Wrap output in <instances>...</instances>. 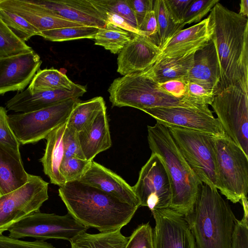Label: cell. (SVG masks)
I'll use <instances>...</instances> for the list:
<instances>
[{"mask_svg": "<svg viewBox=\"0 0 248 248\" xmlns=\"http://www.w3.org/2000/svg\"><path fill=\"white\" fill-rule=\"evenodd\" d=\"M220 72L219 92L236 86L248 93V19L218 2L208 16Z\"/></svg>", "mask_w": 248, "mask_h": 248, "instance_id": "6da1fadb", "label": "cell"}, {"mask_svg": "<svg viewBox=\"0 0 248 248\" xmlns=\"http://www.w3.org/2000/svg\"><path fill=\"white\" fill-rule=\"evenodd\" d=\"M58 191L69 213L82 224L100 232L121 230L138 209L78 181L66 182Z\"/></svg>", "mask_w": 248, "mask_h": 248, "instance_id": "7a4b0ae2", "label": "cell"}, {"mask_svg": "<svg viewBox=\"0 0 248 248\" xmlns=\"http://www.w3.org/2000/svg\"><path fill=\"white\" fill-rule=\"evenodd\" d=\"M184 217L195 248H231L236 218L217 189L202 183L193 210Z\"/></svg>", "mask_w": 248, "mask_h": 248, "instance_id": "3957f363", "label": "cell"}, {"mask_svg": "<svg viewBox=\"0 0 248 248\" xmlns=\"http://www.w3.org/2000/svg\"><path fill=\"white\" fill-rule=\"evenodd\" d=\"M147 131L152 153L161 158L169 177L171 188L169 208L185 216L193 210L202 183L186 162L166 126L156 123L148 125Z\"/></svg>", "mask_w": 248, "mask_h": 248, "instance_id": "277c9868", "label": "cell"}, {"mask_svg": "<svg viewBox=\"0 0 248 248\" xmlns=\"http://www.w3.org/2000/svg\"><path fill=\"white\" fill-rule=\"evenodd\" d=\"M113 107H130L143 111L156 107H204L177 98L162 91L143 72L115 79L108 89Z\"/></svg>", "mask_w": 248, "mask_h": 248, "instance_id": "5b68a950", "label": "cell"}, {"mask_svg": "<svg viewBox=\"0 0 248 248\" xmlns=\"http://www.w3.org/2000/svg\"><path fill=\"white\" fill-rule=\"evenodd\" d=\"M216 188L235 203L248 193V156L227 136L215 137Z\"/></svg>", "mask_w": 248, "mask_h": 248, "instance_id": "8992f818", "label": "cell"}, {"mask_svg": "<svg viewBox=\"0 0 248 248\" xmlns=\"http://www.w3.org/2000/svg\"><path fill=\"white\" fill-rule=\"evenodd\" d=\"M167 127L184 158L199 180L216 188L215 137L180 127Z\"/></svg>", "mask_w": 248, "mask_h": 248, "instance_id": "52a82bcc", "label": "cell"}, {"mask_svg": "<svg viewBox=\"0 0 248 248\" xmlns=\"http://www.w3.org/2000/svg\"><path fill=\"white\" fill-rule=\"evenodd\" d=\"M79 101L72 99L39 110L9 115L10 126L20 144L36 143L66 123Z\"/></svg>", "mask_w": 248, "mask_h": 248, "instance_id": "ba28073f", "label": "cell"}, {"mask_svg": "<svg viewBox=\"0 0 248 248\" xmlns=\"http://www.w3.org/2000/svg\"><path fill=\"white\" fill-rule=\"evenodd\" d=\"M230 86L218 93L211 105L225 134L248 156V95Z\"/></svg>", "mask_w": 248, "mask_h": 248, "instance_id": "9c48e42d", "label": "cell"}, {"mask_svg": "<svg viewBox=\"0 0 248 248\" xmlns=\"http://www.w3.org/2000/svg\"><path fill=\"white\" fill-rule=\"evenodd\" d=\"M89 228L77 221L68 212L65 215L39 211L10 227L9 236L16 239L32 237L38 240L62 239L71 242Z\"/></svg>", "mask_w": 248, "mask_h": 248, "instance_id": "30bf717a", "label": "cell"}, {"mask_svg": "<svg viewBox=\"0 0 248 248\" xmlns=\"http://www.w3.org/2000/svg\"><path fill=\"white\" fill-rule=\"evenodd\" d=\"M48 183L29 174L27 182L9 193L0 195V234L25 217L40 211L48 199Z\"/></svg>", "mask_w": 248, "mask_h": 248, "instance_id": "8fae6325", "label": "cell"}, {"mask_svg": "<svg viewBox=\"0 0 248 248\" xmlns=\"http://www.w3.org/2000/svg\"><path fill=\"white\" fill-rule=\"evenodd\" d=\"M132 187L140 206L147 207L151 211L170 207L171 185L165 165L157 154L152 153Z\"/></svg>", "mask_w": 248, "mask_h": 248, "instance_id": "7c38bea8", "label": "cell"}, {"mask_svg": "<svg viewBox=\"0 0 248 248\" xmlns=\"http://www.w3.org/2000/svg\"><path fill=\"white\" fill-rule=\"evenodd\" d=\"M143 111L155 119L156 123L167 127H183L215 137L226 136L208 106L156 107Z\"/></svg>", "mask_w": 248, "mask_h": 248, "instance_id": "4fadbf2b", "label": "cell"}, {"mask_svg": "<svg viewBox=\"0 0 248 248\" xmlns=\"http://www.w3.org/2000/svg\"><path fill=\"white\" fill-rule=\"evenodd\" d=\"M155 221L153 248H195L185 217L170 208L151 211Z\"/></svg>", "mask_w": 248, "mask_h": 248, "instance_id": "5bb4252c", "label": "cell"}, {"mask_svg": "<svg viewBox=\"0 0 248 248\" xmlns=\"http://www.w3.org/2000/svg\"><path fill=\"white\" fill-rule=\"evenodd\" d=\"M41 64L40 56L34 50L0 58V95L11 91H24Z\"/></svg>", "mask_w": 248, "mask_h": 248, "instance_id": "9a60e30c", "label": "cell"}, {"mask_svg": "<svg viewBox=\"0 0 248 248\" xmlns=\"http://www.w3.org/2000/svg\"><path fill=\"white\" fill-rule=\"evenodd\" d=\"M211 34L208 16L190 27L179 31L160 47L154 64L164 59L194 53L211 39Z\"/></svg>", "mask_w": 248, "mask_h": 248, "instance_id": "2e32d148", "label": "cell"}, {"mask_svg": "<svg viewBox=\"0 0 248 248\" xmlns=\"http://www.w3.org/2000/svg\"><path fill=\"white\" fill-rule=\"evenodd\" d=\"M53 15L83 26L104 27L105 16L91 0H31Z\"/></svg>", "mask_w": 248, "mask_h": 248, "instance_id": "e0dca14e", "label": "cell"}, {"mask_svg": "<svg viewBox=\"0 0 248 248\" xmlns=\"http://www.w3.org/2000/svg\"><path fill=\"white\" fill-rule=\"evenodd\" d=\"M78 181L95 187L132 206H140L133 187L124 179L103 165L93 161Z\"/></svg>", "mask_w": 248, "mask_h": 248, "instance_id": "ac0fdd59", "label": "cell"}, {"mask_svg": "<svg viewBox=\"0 0 248 248\" xmlns=\"http://www.w3.org/2000/svg\"><path fill=\"white\" fill-rule=\"evenodd\" d=\"M160 50L146 37L134 34L118 53L117 72L124 76L145 71L154 64Z\"/></svg>", "mask_w": 248, "mask_h": 248, "instance_id": "d6986e66", "label": "cell"}, {"mask_svg": "<svg viewBox=\"0 0 248 248\" xmlns=\"http://www.w3.org/2000/svg\"><path fill=\"white\" fill-rule=\"evenodd\" d=\"M86 92L85 86H80L73 90H50L31 93L29 89L17 93L7 101L6 107L15 112H29L66 101L78 99Z\"/></svg>", "mask_w": 248, "mask_h": 248, "instance_id": "ffe728a7", "label": "cell"}, {"mask_svg": "<svg viewBox=\"0 0 248 248\" xmlns=\"http://www.w3.org/2000/svg\"><path fill=\"white\" fill-rule=\"evenodd\" d=\"M0 8L23 18L39 32L58 28L83 26L56 16L31 0H0Z\"/></svg>", "mask_w": 248, "mask_h": 248, "instance_id": "44dd1931", "label": "cell"}, {"mask_svg": "<svg viewBox=\"0 0 248 248\" xmlns=\"http://www.w3.org/2000/svg\"><path fill=\"white\" fill-rule=\"evenodd\" d=\"M184 80L214 91L217 94L219 93L220 72L217 53L211 38L195 52L192 68Z\"/></svg>", "mask_w": 248, "mask_h": 248, "instance_id": "7402d4cb", "label": "cell"}, {"mask_svg": "<svg viewBox=\"0 0 248 248\" xmlns=\"http://www.w3.org/2000/svg\"><path fill=\"white\" fill-rule=\"evenodd\" d=\"M106 107L91 123L77 133L78 140L86 160L93 161L97 155L111 146V140Z\"/></svg>", "mask_w": 248, "mask_h": 248, "instance_id": "603a6c76", "label": "cell"}, {"mask_svg": "<svg viewBox=\"0 0 248 248\" xmlns=\"http://www.w3.org/2000/svg\"><path fill=\"white\" fill-rule=\"evenodd\" d=\"M29 173L24 169L20 151L0 142V195L25 185Z\"/></svg>", "mask_w": 248, "mask_h": 248, "instance_id": "cb8c5ba5", "label": "cell"}, {"mask_svg": "<svg viewBox=\"0 0 248 248\" xmlns=\"http://www.w3.org/2000/svg\"><path fill=\"white\" fill-rule=\"evenodd\" d=\"M66 123L53 130L46 137L45 152L40 159L45 174L52 184L59 187L66 183L60 172L61 163L64 158L63 135Z\"/></svg>", "mask_w": 248, "mask_h": 248, "instance_id": "d4e9b609", "label": "cell"}, {"mask_svg": "<svg viewBox=\"0 0 248 248\" xmlns=\"http://www.w3.org/2000/svg\"><path fill=\"white\" fill-rule=\"evenodd\" d=\"M194 53L162 60L143 72L156 83L184 79L192 68Z\"/></svg>", "mask_w": 248, "mask_h": 248, "instance_id": "484cf974", "label": "cell"}, {"mask_svg": "<svg viewBox=\"0 0 248 248\" xmlns=\"http://www.w3.org/2000/svg\"><path fill=\"white\" fill-rule=\"evenodd\" d=\"M128 239L117 230L95 234L83 232L70 243L71 248H124Z\"/></svg>", "mask_w": 248, "mask_h": 248, "instance_id": "4316f807", "label": "cell"}, {"mask_svg": "<svg viewBox=\"0 0 248 248\" xmlns=\"http://www.w3.org/2000/svg\"><path fill=\"white\" fill-rule=\"evenodd\" d=\"M80 85L74 83L63 73L54 69L39 70L28 89L32 93L50 90H73Z\"/></svg>", "mask_w": 248, "mask_h": 248, "instance_id": "83f0119b", "label": "cell"}, {"mask_svg": "<svg viewBox=\"0 0 248 248\" xmlns=\"http://www.w3.org/2000/svg\"><path fill=\"white\" fill-rule=\"evenodd\" d=\"M101 96L84 102L79 101L74 106L66 123V127L79 132L87 127L102 109L106 108Z\"/></svg>", "mask_w": 248, "mask_h": 248, "instance_id": "f1b7e54d", "label": "cell"}, {"mask_svg": "<svg viewBox=\"0 0 248 248\" xmlns=\"http://www.w3.org/2000/svg\"><path fill=\"white\" fill-rule=\"evenodd\" d=\"M134 34L114 25L107 23L99 28L94 40L96 45L104 47L112 53H119L132 38Z\"/></svg>", "mask_w": 248, "mask_h": 248, "instance_id": "f546056e", "label": "cell"}, {"mask_svg": "<svg viewBox=\"0 0 248 248\" xmlns=\"http://www.w3.org/2000/svg\"><path fill=\"white\" fill-rule=\"evenodd\" d=\"M153 11L156 18L159 47L185 26L177 24L171 17L165 5L164 0H154Z\"/></svg>", "mask_w": 248, "mask_h": 248, "instance_id": "4dcf8cb0", "label": "cell"}, {"mask_svg": "<svg viewBox=\"0 0 248 248\" xmlns=\"http://www.w3.org/2000/svg\"><path fill=\"white\" fill-rule=\"evenodd\" d=\"M98 30L97 27L86 26L70 27L42 31L38 35L53 42L81 39H93Z\"/></svg>", "mask_w": 248, "mask_h": 248, "instance_id": "1f68e13d", "label": "cell"}, {"mask_svg": "<svg viewBox=\"0 0 248 248\" xmlns=\"http://www.w3.org/2000/svg\"><path fill=\"white\" fill-rule=\"evenodd\" d=\"M33 51L31 47L11 31L0 17V58Z\"/></svg>", "mask_w": 248, "mask_h": 248, "instance_id": "d6a6232c", "label": "cell"}, {"mask_svg": "<svg viewBox=\"0 0 248 248\" xmlns=\"http://www.w3.org/2000/svg\"><path fill=\"white\" fill-rule=\"evenodd\" d=\"M0 17L11 31L24 42L39 33L36 28L23 18L0 8Z\"/></svg>", "mask_w": 248, "mask_h": 248, "instance_id": "836d02e7", "label": "cell"}, {"mask_svg": "<svg viewBox=\"0 0 248 248\" xmlns=\"http://www.w3.org/2000/svg\"><path fill=\"white\" fill-rule=\"evenodd\" d=\"M102 12H112L125 19L133 27L138 30L136 19L126 0H91Z\"/></svg>", "mask_w": 248, "mask_h": 248, "instance_id": "e575fe53", "label": "cell"}, {"mask_svg": "<svg viewBox=\"0 0 248 248\" xmlns=\"http://www.w3.org/2000/svg\"><path fill=\"white\" fill-rule=\"evenodd\" d=\"M93 161L77 157L64 158L60 167V173L66 183L78 181L89 168Z\"/></svg>", "mask_w": 248, "mask_h": 248, "instance_id": "d590c367", "label": "cell"}, {"mask_svg": "<svg viewBox=\"0 0 248 248\" xmlns=\"http://www.w3.org/2000/svg\"><path fill=\"white\" fill-rule=\"evenodd\" d=\"M216 93L197 83L186 82V91L183 99L197 105H211Z\"/></svg>", "mask_w": 248, "mask_h": 248, "instance_id": "8d00e7d4", "label": "cell"}, {"mask_svg": "<svg viewBox=\"0 0 248 248\" xmlns=\"http://www.w3.org/2000/svg\"><path fill=\"white\" fill-rule=\"evenodd\" d=\"M218 2V0H193L185 13L183 24L200 22Z\"/></svg>", "mask_w": 248, "mask_h": 248, "instance_id": "74e56055", "label": "cell"}, {"mask_svg": "<svg viewBox=\"0 0 248 248\" xmlns=\"http://www.w3.org/2000/svg\"><path fill=\"white\" fill-rule=\"evenodd\" d=\"M124 248H153V231L149 223L137 227L128 237Z\"/></svg>", "mask_w": 248, "mask_h": 248, "instance_id": "f35d334b", "label": "cell"}, {"mask_svg": "<svg viewBox=\"0 0 248 248\" xmlns=\"http://www.w3.org/2000/svg\"><path fill=\"white\" fill-rule=\"evenodd\" d=\"M231 248H248V213H244L241 220L236 219Z\"/></svg>", "mask_w": 248, "mask_h": 248, "instance_id": "ab89813d", "label": "cell"}, {"mask_svg": "<svg viewBox=\"0 0 248 248\" xmlns=\"http://www.w3.org/2000/svg\"><path fill=\"white\" fill-rule=\"evenodd\" d=\"M64 158L77 157L85 159L79 145L77 132L65 127L63 135Z\"/></svg>", "mask_w": 248, "mask_h": 248, "instance_id": "60d3db41", "label": "cell"}, {"mask_svg": "<svg viewBox=\"0 0 248 248\" xmlns=\"http://www.w3.org/2000/svg\"><path fill=\"white\" fill-rule=\"evenodd\" d=\"M0 142L19 151L20 144L10 126L7 111L2 107H0Z\"/></svg>", "mask_w": 248, "mask_h": 248, "instance_id": "b9f144b4", "label": "cell"}, {"mask_svg": "<svg viewBox=\"0 0 248 248\" xmlns=\"http://www.w3.org/2000/svg\"><path fill=\"white\" fill-rule=\"evenodd\" d=\"M0 248H56L43 240L27 241L0 234Z\"/></svg>", "mask_w": 248, "mask_h": 248, "instance_id": "7bdbcfd3", "label": "cell"}, {"mask_svg": "<svg viewBox=\"0 0 248 248\" xmlns=\"http://www.w3.org/2000/svg\"><path fill=\"white\" fill-rule=\"evenodd\" d=\"M138 30L142 35L159 47L157 24L153 9L147 13Z\"/></svg>", "mask_w": 248, "mask_h": 248, "instance_id": "ee69618b", "label": "cell"}, {"mask_svg": "<svg viewBox=\"0 0 248 248\" xmlns=\"http://www.w3.org/2000/svg\"><path fill=\"white\" fill-rule=\"evenodd\" d=\"M193 0H164L165 5L173 20L183 24L185 13Z\"/></svg>", "mask_w": 248, "mask_h": 248, "instance_id": "f6af8a7d", "label": "cell"}, {"mask_svg": "<svg viewBox=\"0 0 248 248\" xmlns=\"http://www.w3.org/2000/svg\"><path fill=\"white\" fill-rule=\"evenodd\" d=\"M157 84L162 91L177 98H182L186 91V82L183 79H172Z\"/></svg>", "mask_w": 248, "mask_h": 248, "instance_id": "bcb514c9", "label": "cell"}, {"mask_svg": "<svg viewBox=\"0 0 248 248\" xmlns=\"http://www.w3.org/2000/svg\"><path fill=\"white\" fill-rule=\"evenodd\" d=\"M135 15L138 27L140 26L147 13L153 9V0H126Z\"/></svg>", "mask_w": 248, "mask_h": 248, "instance_id": "7dc6e473", "label": "cell"}, {"mask_svg": "<svg viewBox=\"0 0 248 248\" xmlns=\"http://www.w3.org/2000/svg\"><path fill=\"white\" fill-rule=\"evenodd\" d=\"M106 17V22L114 25L133 34L142 35L139 30L133 27L125 19L112 12H102Z\"/></svg>", "mask_w": 248, "mask_h": 248, "instance_id": "c3c4849f", "label": "cell"}, {"mask_svg": "<svg viewBox=\"0 0 248 248\" xmlns=\"http://www.w3.org/2000/svg\"><path fill=\"white\" fill-rule=\"evenodd\" d=\"M241 16L248 18V0H241L240 3V11L238 13Z\"/></svg>", "mask_w": 248, "mask_h": 248, "instance_id": "681fc988", "label": "cell"}]
</instances>
